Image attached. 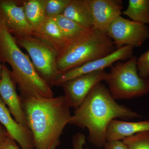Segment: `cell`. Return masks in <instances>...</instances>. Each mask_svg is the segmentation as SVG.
Returning <instances> with one entry per match:
<instances>
[{"label":"cell","mask_w":149,"mask_h":149,"mask_svg":"<svg viewBox=\"0 0 149 149\" xmlns=\"http://www.w3.org/2000/svg\"><path fill=\"white\" fill-rule=\"evenodd\" d=\"M15 85L11 77L9 70L3 63L0 80V97L7 106L15 121L27 127L21 99L17 93Z\"/></svg>","instance_id":"12"},{"label":"cell","mask_w":149,"mask_h":149,"mask_svg":"<svg viewBox=\"0 0 149 149\" xmlns=\"http://www.w3.org/2000/svg\"><path fill=\"white\" fill-rule=\"evenodd\" d=\"M122 14L133 21L149 24V0H129Z\"/></svg>","instance_id":"18"},{"label":"cell","mask_w":149,"mask_h":149,"mask_svg":"<svg viewBox=\"0 0 149 149\" xmlns=\"http://www.w3.org/2000/svg\"><path fill=\"white\" fill-rule=\"evenodd\" d=\"M9 136V135L6 128L0 123V148Z\"/></svg>","instance_id":"26"},{"label":"cell","mask_w":149,"mask_h":149,"mask_svg":"<svg viewBox=\"0 0 149 149\" xmlns=\"http://www.w3.org/2000/svg\"><path fill=\"white\" fill-rule=\"evenodd\" d=\"M71 0H47L46 17L53 18L62 14Z\"/></svg>","instance_id":"21"},{"label":"cell","mask_w":149,"mask_h":149,"mask_svg":"<svg viewBox=\"0 0 149 149\" xmlns=\"http://www.w3.org/2000/svg\"><path fill=\"white\" fill-rule=\"evenodd\" d=\"M137 59L133 56L125 61L116 62L110 67V72L104 81L115 100L135 98L149 93V79L139 76Z\"/></svg>","instance_id":"5"},{"label":"cell","mask_w":149,"mask_h":149,"mask_svg":"<svg viewBox=\"0 0 149 149\" xmlns=\"http://www.w3.org/2000/svg\"><path fill=\"white\" fill-rule=\"evenodd\" d=\"M62 14L86 29L93 27L89 0H71Z\"/></svg>","instance_id":"16"},{"label":"cell","mask_w":149,"mask_h":149,"mask_svg":"<svg viewBox=\"0 0 149 149\" xmlns=\"http://www.w3.org/2000/svg\"><path fill=\"white\" fill-rule=\"evenodd\" d=\"M47 0H26L23 1L24 14L33 32L46 18Z\"/></svg>","instance_id":"17"},{"label":"cell","mask_w":149,"mask_h":149,"mask_svg":"<svg viewBox=\"0 0 149 149\" xmlns=\"http://www.w3.org/2000/svg\"><path fill=\"white\" fill-rule=\"evenodd\" d=\"M133 47L125 46L102 58L88 62L58 74L53 86L61 87L63 83L75 77L111 66L118 61H125L133 56Z\"/></svg>","instance_id":"8"},{"label":"cell","mask_w":149,"mask_h":149,"mask_svg":"<svg viewBox=\"0 0 149 149\" xmlns=\"http://www.w3.org/2000/svg\"><path fill=\"white\" fill-rule=\"evenodd\" d=\"M0 61L10 65L11 77L18 86L21 99L53 97L52 88L40 77L31 59L0 19Z\"/></svg>","instance_id":"3"},{"label":"cell","mask_w":149,"mask_h":149,"mask_svg":"<svg viewBox=\"0 0 149 149\" xmlns=\"http://www.w3.org/2000/svg\"><path fill=\"white\" fill-rule=\"evenodd\" d=\"M2 69H3V65L1 64L0 62V80H1L2 77Z\"/></svg>","instance_id":"27"},{"label":"cell","mask_w":149,"mask_h":149,"mask_svg":"<svg viewBox=\"0 0 149 149\" xmlns=\"http://www.w3.org/2000/svg\"><path fill=\"white\" fill-rule=\"evenodd\" d=\"M33 36L52 47L58 53L68 42L52 18L46 17L33 32Z\"/></svg>","instance_id":"15"},{"label":"cell","mask_w":149,"mask_h":149,"mask_svg":"<svg viewBox=\"0 0 149 149\" xmlns=\"http://www.w3.org/2000/svg\"><path fill=\"white\" fill-rule=\"evenodd\" d=\"M112 40L94 27L86 29L69 41L58 53V74L88 62L102 58L116 50Z\"/></svg>","instance_id":"4"},{"label":"cell","mask_w":149,"mask_h":149,"mask_svg":"<svg viewBox=\"0 0 149 149\" xmlns=\"http://www.w3.org/2000/svg\"><path fill=\"white\" fill-rule=\"evenodd\" d=\"M0 149H22L18 146L13 139L9 136L1 146Z\"/></svg>","instance_id":"25"},{"label":"cell","mask_w":149,"mask_h":149,"mask_svg":"<svg viewBox=\"0 0 149 149\" xmlns=\"http://www.w3.org/2000/svg\"><path fill=\"white\" fill-rule=\"evenodd\" d=\"M15 39L18 45L28 53L40 77L52 88L58 74L57 67L58 52L33 36Z\"/></svg>","instance_id":"6"},{"label":"cell","mask_w":149,"mask_h":149,"mask_svg":"<svg viewBox=\"0 0 149 149\" xmlns=\"http://www.w3.org/2000/svg\"><path fill=\"white\" fill-rule=\"evenodd\" d=\"M108 72L100 70L83 74L67 81L61 85L70 107L76 109L83 103L92 89L104 81Z\"/></svg>","instance_id":"10"},{"label":"cell","mask_w":149,"mask_h":149,"mask_svg":"<svg viewBox=\"0 0 149 149\" xmlns=\"http://www.w3.org/2000/svg\"><path fill=\"white\" fill-rule=\"evenodd\" d=\"M104 147L105 149H128L122 141H107Z\"/></svg>","instance_id":"24"},{"label":"cell","mask_w":149,"mask_h":149,"mask_svg":"<svg viewBox=\"0 0 149 149\" xmlns=\"http://www.w3.org/2000/svg\"><path fill=\"white\" fill-rule=\"evenodd\" d=\"M0 123L22 149H35L32 133L27 127L17 122L0 97Z\"/></svg>","instance_id":"13"},{"label":"cell","mask_w":149,"mask_h":149,"mask_svg":"<svg viewBox=\"0 0 149 149\" xmlns=\"http://www.w3.org/2000/svg\"><path fill=\"white\" fill-rule=\"evenodd\" d=\"M149 131V120L127 122L116 119L112 120L107 128V141H123L136 133Z\"/></svg>","instance_id":"14"},{"label":"cell","mask_w":149,"mask_h":149,"mask_svg":"<svg viewBox=\"0 0 149 149\" xmlns=\"http://www.w3.org/2000/svg\"><path fill=\"white\" fill-rule=\"evenodd\" d=\"M23 1L0 0V19L15 39L33 36L24 14Z\"/></svg>","instance_id":"9"},{"label":"cell","mask_w":149,"mask_h":149,"mask_svg":"<svg viewBox=\"0 0 149 149\" xmlns=\"http://www.w3.org/2000/svg\"><path fill=\"white\" fill-rule=\"evenodd\" d=\"M122 141L128 149H149V131L136 133Z\"/></svg>","instance_id":"20"},{"label":"cell","mask_w":149,"mask_h":149,"mask_svg":"<svg viewBox=\"0 0 149 149\" xmlns=\"http://www.w3.org/2000/svg\"><path fill=\"white\" fill-rule=\"evenodd\" d=\"M52 18L68 42L77 37L86 29L75 22L65 17L63 14Z\"/></svg>","instance_id":"19"},{"label":"cell","mask_w":149,"mask_h":149,"mask_svg":"<svg viewBox=\"0 0 149 149\" xmlns=\"http://www.w3.org/2000/svg\"><path fill=\"white\" fill-rule=\"evenodd\" d=\"M141 117L136 112L117 103L108 89L100 83L92 89L83 103L75 109L69 124L87 128L89 142L101 148L106 143L107 129L112 120Z\"/></svg>","instance_id":"1"},{"label":"cell","mask_w":149,"mask_h":149,"mask_svg":"<svg viewBox=\"0 0 149 149\" xmlns=\"http://www.w3.org/2000/svg\"><path fill=\"white\" fill-rule=\"evenodd\" d=\"M136 65L139 76L149 79V49L137 59Z\"/></svg>","instance_id":"22"},{"label":"cell","mask_w":149,"mask_h":149,"mask_svg":"<svg viewBox=\"0 0 149 149\" xmlns=\"http://www.w3.org/2000/svg\"><path fill=\"white\" fill-rule=\"evenodd\" d=\"M86 144V137L84 134L80 133H76L72 138L73 149H84Z\"/></svg>","instance_id":"23"},{"label":"cell","mask_w":149,"mask_h":149,"mask_svg":"<svg viewBox=\"0 0 149 149\" xmlns=\"http://www.w3.org/2000/svg\"><path fill=\"white\" fill-rule=\"evenodd\" d=\"M21 100L26 126L32 133L35 149H56L72 116L66 98L60 96Z\"/></svg>","instance_id":"2"},{"label":"cell","mask_w":149,"mask_h":149,"mask_svg":"<svg viewBox=\"0 0 149 149\" xmlns=\"http://www.w3.org/2000/svg\"><path fill=\"white\" fill-rule=\"evenodd\" d=\"M93 20V27L107 35L110 26L121 16V0H89Z\"/></svg>","instance_id":"11"},{"label":"cell","mask_w":149,"mask_h":149,"mask_svg":"<svg viewBox=\"0 0 149 149\" xmlns=\"http://www.w3.org/2000/svg\"><path fill=\"white\" fill-rule=\"evenodd\" d=\"M107 35L112 40L116 49L125 46L139 47L148 39L149 28L146 24L120 16L111 24Z\"/></svg>","instance_id":"7"}]
</instances>
